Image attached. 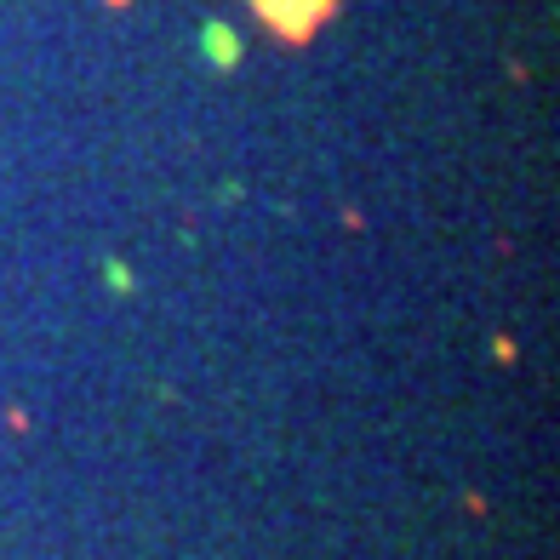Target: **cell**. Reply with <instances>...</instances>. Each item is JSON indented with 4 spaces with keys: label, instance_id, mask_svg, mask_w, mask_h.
Returning <instances> with one entry per match:
<instances>
[{
    "label": "cell",
    "instance_id": "6da1fadb",
    "mask_svg": "<svg viewBox=\"0 0 560 560\" xmlns=\"http://www.w3.org/2000/svg\"><path fill=\"white\" fill-rule=\"evenodd\" d=\"M332 6H338V0H252V12H258L275 35H286V40L315 35L320 23L332 18Z\"/></svg>",
    "mask_w": 560,
    "mask_h": 560
}]
</instances>
